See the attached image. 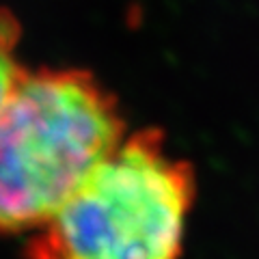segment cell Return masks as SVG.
I'll return each mask as SVG.
<instances>
[{"label":"cell","mask_w":259,"mask_h":259,"mask_svg":"<svg viewBox=\"0 0 259 259\" xmlns=\"http://www.w3.org/2000/svg\"><path fill=\"white\" fill-rule=\"evenodd\" d=\"M123 134L119 100L91 71H24L0 104V233L41 227Z\"/></svg>","instance_id":"1"},{"label":"cell","mask_w":259,"mask_h":259,"mask_svg":"<svg viewBox=\"0 0 259 259\" xmlns=\"http://www.w3.org/2000/svg\"><path fill=\"white\" fill-rule=\"evenodd\" d=\"M197 194L158 127L123 139L37 227L24 259H177Z\"/></svg>","instance_id":"2"},{"label":"cell","mask_w":259,"mask_h":259,"mask_svg":"<svg viewBox=\"0 0 259 259\" xmlns=\"http://www.w3.org/2000/svg\"><path fill=\"white\" fill-rule=\"evenodd\" d=\"M18 39H20V24L18 18L0 9V104H3L9 93L20 82L24 76L22 63L18 59Z\"/></svg>","instance_id":"3"}]
</instances>
